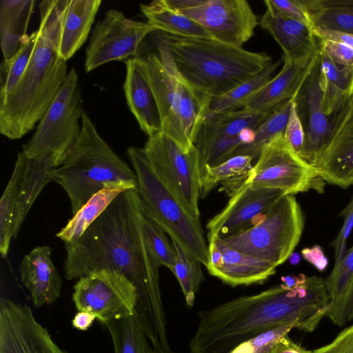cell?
I'll list each match as a JSON object with an SVG mask.
<instances>
[{
    "mask_svg": "<svg viewBox=\"0 0 353 353\" xmlns=\"http://www.w3.org/2000/svg\"><path fill=\"white\" fill-rule=\"evenodd\" d=\"M252 160L248 155H238L214 167L205 165L201 172V197H205L220 183L248 175Z\"/></svg>",
    "mask_w": 353,
    "mask_h": 353,
    "instance_id": "74e56055",
    "label": "cell"
},
{
    "mask_svg": "<svg viewBox=\"0 0 353 353\" xmlns=\"http://www.w3.org/2000/svg\"><path fill=\"white\" fill-rule=\"evenodd\" d=\"M57 169L46 160L31 158L22 151L0 199V253L8 255L31 207Z\"/></svg>",
    "mask_w": 353,
    "mask_h": 353,
    "instance_id": "7c38bea8",
    "label": "cell"
},
{
    "mask_svg": "<svg viewBox=\"0 0 353 353\" xmlns=\"http://www.w3.org/2000/svg\"><path fill=\"white\" fill-rule=\"evenodd\" d=\"M296 328L295 323H289L263 332L235 346L229 353H268L281 338Z\"/></svg>",
    "mask_w": 353,
    "mask_h": 353,
    "instance_id": "ab89813d",
    "label": "cell"
},
{
    "mask_svg": "<svg viewBox=\"0 0 353 353\" xmlns=\"http://www.w3.org/2000/svg\"><path fill=\"white\" fill-rule=\"evenodd\" d=\"M312 353H353V325L343 330L330 343Z\"/></svg>",
    "mask_w": 353,
    "mask_h": 353,
    "instance_id": "f6af8a7d",
    "label": "cell"
},
{
    "mask_svg": "<svg viewBox=\"0 0 353 353\" xmlns=\"http://www.w3.org/2000/svg\"><path fill=\"white\" fill-rule=\"evenodd\" d=\"M144 154L152 170L165 187L192 216L200 219L201 160L194 145L183 151L162 132L149 137Z\"/></svg>",
    "mask_w": 353,
    "mask_h": 353,
    "instance_id": "30bf717a",
    "label": "cell"
},
{
    "mask_svg": "<svg viewBox=\"0 0 353 353\" xmlns=\"http://www.w3.org/2000/svg\"><path fill=\"white\" fill-rule=\"evenodd\" d=\"M345 319L346 321L353 319V280L346 298Z\"/></svg>",
    "mask_w": 353,
    "mask_h": 353,
    "instance_id": "816d5d0a",
    "label": "cell"
},
{
    "mask_svg": "<svg viewBox=\"0 0 353 353\" xmlns=\"http://www.w3.org/2000/svg\"><path fill=\"white\" fill-rule=\"evenodd\" d=\"M319 54L299 61H283L281 71L255 93L243 108L256 112H271L279 105L294 99Z\"/></svg>",
    "mask_w": 353,
    "mask_h": 353,
    "instance_id": "44dd1931",
    "label": "cell"
},
{
    "mask_svg": "<svg viewBox=\"0 0 353 353\" xmlns=\"http://www.w3.org/2000/svg\"><path fill=\"white\" fill-rule=\"evenodd\" d=\"M352 95L331 114L326 145L316 167L325 182L343 188L353 185Z\"/></svg>",
    "mask_w": 353,
    "mask_h": 353,
    "instance_id": "e0dca14e",
    "label": "cell"
},
{
    "mask_svg": "<svg viewBox=\"0 0 353 353\" xmlns=\"http://www.w3.org/2000/svg\"><path fill=\"white\" fill-rule=\"evenodd\" d=\"M51 178L68 196L72 215L102 190L137 189L138 185L134 170L102 139L85 112L77 142Z\"/></svg>",
    "mask_w": 353,
    "mask_h": 353,
    "instance_id": "5b68a950",
    "label": "cell"
},
{
    "mask_svg": "<svg viewBox=\"0 0 353 353\" xmlns=\"http://www.w3.org/2000/svg\"><path fill=\"white\" fill-rule=\"evenodd\" d=\"M157 54L192 89L209 97L224 95L270 65L265 52H254L211 37L154 32Z\"/></svg>",
    "mask_w": 353,
    "mask_h": 353,
    "instance_id": "277c9868",
    "label": "cell"
},
{
    "mask_svg": "<svg viewBox=\"0 0 353 353\" xmlns=\"http://www.w3.org/2000/svg\"><path fill=\"white\" fill-rule=\"evenodd\" d=\"M102 325L110 334L114 353H153L150 341L134 314Z\"/></svg>",
    "mask_w": 353,
    "mask_h": 353,
    "instance_id": "d6a6232c",
    "label": "cell"
},
{
    "mask_svg": "<svg viewBox=\"0 0 353 353\" xmlns=\"http://www.w3.org/2000/svg\"><path fill=\"white\" fill-rule=\"evenodd\" d=\"M123 188H107L94 194L88 202L56 234L65 243L77 241L90 225L103 212Z\"/></svg>",
    "mask_w": 353,
    "mask_h": 353,
    "instance_id": "1f68e13d",
    "label": "cell"
},
{
    "mask_svg": "<svg viewBox=\"0 0 353 353\" xmlns=\"http://www.w3.org/2000/svg\"><path fill=\"white\" fill-rule=\"evenodd\" d=\"M284 139L291 150L305 161V132L296 112L294 101L284 133Z\"/></svg>",
    "mask_w": 353,
    "mask_h": 353,
    "instance_id": "b9f144b4",
    "label": "cell"
},
{
    "mask_svg": "<svg viewBox=\"0 0 353 353\" xmlns=\"http://www.w3.org/2000/svg\"><path fill=\"white\" fill-rule=\"evenodd\" d=\"M172 353H173V352H172Z\"/></svg>",
    "mask_w": 353,
    "mask_h": 353,
    "instance_id": "9f6ffc18",
    "label": "cell"
},
{
    "mask_svg": "<svg viewBox=\"0 0 353 353\" xmlns=\"http://www.w3.org/2000/svg\"><path fill=\"white\" fill-rule=\"evenodd\" d=\"M0 353H68L36 319L31 307L1 297Z\"/></svg>",
    "mask_w": 353,
    "mask_h": 353,
    "instance_id": "2e32d148",
    "label": "cell"
},
{
    "mask_svg": "<svg viewBox=\"0 0 353 353\" xmlns=\"http://www.w3.org/2000/svg\"><path fill=\"white\" fill-rule=\"evenodd\" d=\"M340 216L343 218V224L331 245L334 250V265L338 264L347 252L346 243L353 228V196L346 208L341 211Z\"/></svg>",
    "mask_w": 353,
    "mask_h": 353,
    "instance_id": "7bdbcfd3",
    "label": "cell"
},
{
    "mask_svg": "<svg viewBox=\"0 0 353 353\" xmlns=\"http://www.w3.org/2000/svg\"><path fill=\"white\" fill-rule=\"evenodd\" d=\"M254 137L255 130L250 128L243 130L239 134V138L242 145H249L252 143L254 140Z\"/></svg>",
    "mask_w": 353,
    "mask_h": 353,
    "instance_id": "f5cc1de1",
    "label": "cell"
},
{
    "mask_svg": "<svg viewBox=\"0 0 353 353\" xmlns=\"http://www.w3.org/2000/svg\"><path fill=\"white\" fill-rule=\"evenodd\" d=\"M319 55L323 104L330 116L346 97L353 94V65H338L321 50Z\"/></svg>",
    "mask_w": 353,
    "mask_h": 353,
    "instance_id": "83f0119b",
    "label": "cell"
},
{
    "mask_svg": "<svg viewBox=\"0 0 353 353\" xmlns=\"http://www.w3.org/2000/svg\"><path fill=\"white\" fill-rule=\"evenodd\" d=\"M329 303L325 279L302 274L293 287L283 283L198 312L191 353H229L238 344L282 325L313 332Z\"/></svg>",
    "mask_w": 353,
    "mask_h": 353,
    "instance_id": "7a4b0ae2",
    "label": "cell"
},
{
    "mask_svg": "<svg viewBox=\"0 0 353 353\" xmlns=\"http://www.w3.org/2000/svg\"><path fill=\"white\" fill-rule=\"evenodd\" d=\"M288 260L292 265H297L301 261V256L298 253L293 252L290 255Z\"/></svg>",
    "mask_w": 353,
    "mask_h": 353,
    "instance_id": "db71d44e",
    "label": "cell"
},
{
    "mask_svg": "<svg viewBox=\"0 0 353 353\" xmlns=\"http://www.w3.org/2000/svg\"><path fill=\"white\" fill-rule=\"evenodd\" d=\"M201 1V0H164L167 6L176 12L195 6Z\"/></svg>",
    "mask_w": 353,
    "mask_h": 353,
    "instance_id": "f907efd6",
    "label": "cell"
},
{
    "mask_svg": "<svg viewBox=\"0 0 353 353\" xmlns=\"http://www.w3.org/2000/svg\"><path fill=\"white\" fill-rule=\"evenodd\" d=\"M51 254L49 246H37L23 256L19 267L21 282L37 308L50 305L61 296L62 280Z\"/></svg>",
    "mask_w": 353,
    "mask_h": 353,
    "instance_id": "ffe728a7",
    "label": "cell"
},
{
    "mask_svg": "<svg viewBox=\"0 0 353 353\" xmlns=\"http://www.w3.org/2000/svg\"><path fill=\"white\" fill-rule=\"evenodd\" d=\"M143 232L148 249L157 263L172 272L176 252L172 241L168 240L166 232L145 216L143 219Z\"/></svg>",
    "mask_w": 353,
    "mask_h": 353,
    "instance_id": "f35d334b",
    "label": "cell"
},
{
    "mask_svg": "<svg viewBox=\"0 0 353 353\" xmlns=\"http://www.w3.org/2000/svg\"><path fill=\"white\" fill-rule=\"evenodd\" d=\"M82 105L78 74L72 68L22 152L56 168L63 165L81 134Z\"/></svg>",
    "mask_w": 353,
    "mask_h": 353,
    "instance_id": "9c48e42d",
    "label": "cell"
},
{
    "mask_svg": "<svg viewBox=\"0 0 353 353\" xmlns=\"http://www.w3.org/2000/svg\"><path fill=\"white\" fill-rule=\"evenodd\" d=\"M285 194L278 190L253 189L243 183L232 194L225 207L208 223V243L234 234L254 225Z\"/></svg>",
    "mask_w": 353,
    "mask_h": 353,
    "instance_id": "d6986e66",
    "label": "cell"
},
{
    "mask_svg": "<svg viewBox=\"0 0 353 353\" xmlns=\"http://www.w3.org/2000/svg\"><path fill=\"white\" fill-rule=\"evenodd\" d=\"M293 101L292 99L276 106L255 130L254 141L249 145L239 146L234 156L248 155L253 159L258 158L265 144L276 136L284 134Z\"/></svg>",
    "mask_w": 353,
    "mask_h": 353,
    "instance_id": "e575fe53",
    "label": "cell"
},
{
    "mask_svg": "<svg viewBox=\"0 0 353 353\" xmlns=\"http://www.w3.org/2000/svg\"><path fill=\"white\" fill-rule=\"evenodd\" d=\"M301 255L305 261L311 263L319 271H323L327 265V259L320 245H315L311 248L303 249Z\"/></svg>",
    "mask_w": 353,
    "mask_h": 353,
    "instance_id": "bcb514c9",
    "label": "cell"
},
{
    "mask_svg": "<svg viewBox=\"0 0 353 353\" xmlns=\"http://www.w3.org/2000/svg\"><path fill=\"white\" fill-rule=\"evenodd\" d=\"M271 112H256L242 108L207 114L199 127L194 145L198 146L214 139L237 137L248 128L256 130Z\"/></svg>",
    "mask_w": 353,
    "mask_h": 353,
    "instance_id": "484cf974",
    "label": "cell"
},
{
    "mask_svg": "<svg viewBox=\"0 0 353 353\" xmlns=\"http://www.w3.org/2000/svg\"><path fill=\"white\" fill-rule=\"evenodd\" d=\"M353 280V245L347 250L343 259L336 265L325 279L329 297L325 316L335 325H343L346 298Z\"/></svg>",
    "mask_w": 353,
    "mask_h": 353,
    "instance_id": "f546056e",
    "label": "cell"
},
{
    "mask_svg": "<svg viewBox=\"0 0 353 353\" xmlns=\"http://www.w3.org/2000/svg\"><path fill=\"white\" fill-rule=\"evenodd\" d=\"M101 3V0H68L58 44V54L65 61L85 43Z\"/></svg>",
    "mask_w": 353,
    "mask_h": 353,
    "instance_id": "d4e9b609",
    "label": "cell"
},
{
    "mask_svg": "<svg viewBox=\"0 0 353 353\" xmlns=\"http://www.w3.org/2000/svg\"><path fill=\"white\" fill-rule=\"evenodd\" d=\"M321 50L336 65H353V48L331 40H321Z\"/></svg>",
    "mask_w": 353,
    "mask_h": 353,
    "instance_id": "ee69618b",
    "label": "cell"
},
{
    "mask_svg": "<svg viewBox=\"0 0 353 353\" xmlns=\"http://www.w3.org/2000/svg\"><path fill=\"white\" fill-rule=\"evenodd\" d=\"M266 10L271 14L306 23L313 28L306 8L301 0H265Z\"/></svg>",
    "mask_w": 353,
    "mask_h": 353,
    "instance_id": "60d3db41",
    "label": "cell"
},
{
    "mask_svg": "<svg viewBox=\"0 0 353 353\" xmlns=\"http://www.w3.org/2000/svg\"><path fill=\"white\" fill-rule=\"evenodd\" d=\"M72 296L77 311L95 315L101 324L134 314L137 293L124 275L109 270L90 272L77 280Z\"/></svg>",
    "mask_w": 353,
    "mask_h": 353,
    "instance_id": "4fadbf2b",
    "label": "cell"
},
{
    "mask_svg": "<svg viewBox=\"0 0 353 353\" xmlns=\"http://www.w3.org/2000/svg\"><path fill=\"white\" fill-rule=\"evenodd\" d=\"M320 55L294 98L305 132V161L316 167L324 152L331 126L325 112L320 78Z\"/></svg>",
    "mask_w": 353,
    "mask_h": 353,
    "instance_id": "ac0fdd59",
    "label": "cell"
},
{
    "mask_svg": "<svg viewBox=\"0 0 353 353\" xmlns=\"http://www.w3.org/2000/svg\"><path fill=\"white\" fill-rule=\"evenodd\" d=\"M325 183L315 167L291 150L283 134L263 146L245 181L253 189L278 190L291 195L310 190L322 193Z\"/></svg>",
    "mask_w": 353,
    "mask_h": 353,
    "instance_id": "8fae6325",
    "label": "cell"
},
{
    "mask_svg": "<svg viewBox=\"0 0 353 353\" xmlns=\"http://www.w3.org/2000/svg\"><path fill=\"white\" fill-rule=\"evenodd\" d=\"M214 241L221 252V263L207 269L209 274L232 287L262 283L276 272V267L264 260L239 252L219 239Z\"/></svg>",
    "mask_w": 353,
    "mask_h": 353,
    "instance_id": "cb8c5ba5",
    "label": "cell"
},
{
    "mask_svg": "<svg viewBox=\"0 0 353 353\" xmlns=\"http://www.w3.org/2000/svg\"><path fill=\"white\" fill-rule=\"evenodd\" d=\"M156 31L147 21L130 19L117 9L108 10L92 32L85 50V71L89 72L110 61L137 57L142 41Z\"/></svg>",
    "mask_w": 353,
    "mask_h": 353,
    "instance_id": "5bb4252c",
    "label": "cell"
},
{
    "mask_svg": "<svg viewBox=\"0 0 353 353\" xmlns=\"http://www.w3.org/2000/svg\"><path fill=\"white\" fill-rule=\"evenodd\" d=\"M313 28L353 34V0H301Z\"/></svg>",
    "mask_w": 353,
    "mask_h": 353,
    "instance_id": "4dcf8cb0",
    "label": "cell"
},
{
    "mask_svg": "<svg viewBox=\"0 0 353 353\" xmlns=\"http://www.w3.org/2000/svg\"><path fill=\"white\" fill-rule=\"evenodd\" d=\"M281 60L272 63L253 77L245 81L223 96L211 99L207 114L242 109L250 99L272 78Z\"/></svg>",
    "mask_w": 353,
    "mask_h": 353,
    "instance_id": "836d02e7",
    "label": "cell"
},
{
    "mask_svg": "<svg viewBox=\"0 0 353 353\" xmlns=\"http://www.w3.org/2000/svg\"><path fill=\"white\" fill-rule=\"evenodd\" d=\"M140 9L147 22L158 31L182 37L212 38L196 22L170 9L164 0H156L148 4L141 3Z\"/></svg>",
    "mask_w": 353,
    "mask_h": 353,
    "instance_id": "f1b7e54d",
    "label": "cell"
},
{
    "mask_svg": "<svg viewBox=\"0 0 353 353\" xmlns=\"http://www.w3.org/2000/svg\"><path fill=\"white\" fill-rule=\"evenodd\" d=\"M123 89L128 105L141 129L149 137L162 130L161 114L153 90L134 57L125 62Z\"/></svg>",
    "mask_w": 353,
    "mask_h": 353,
    "instance_id": "603a6c76",
    "label": "cell"
},
{
    "mask_svg": "<svg viewBox=\"0 0 353 353\" xmlns=\"http://www.w3.org/2000/svg\"><path fill=\"white\" fill-rule=\"evenodd\" d=\"M143 219L137 189L121 192L77 241L65 243V277L78 280L100 270L124 275L137 290L134 315L153 353H172L160 287V266L147 245Z\"/></svg>",
    "mask_w": 353,
    "mask_h": 353,
    "instance_id": "6da1fadb",
    "label": "cell"
},
{
    "mask_svg": "<svg viewBox=\"0 0 353 353\" xmlns=\"http://www.w3.org/2000/svg\"><path fill=\"white\" fill-rule=\"evenodd\" d=\"M283 52V61H299L312 57L321 50L320 39L312 27L293 19L274 16L265 11L259 21Z\"/></svg>",
    "mask_w": 353,
    "mask_h": 353,
    "instance_id": "7402d4cb",
    "label": "cell"
},
{
    "mask_svg": "<svg viewBox=\"0 0 353 353\" xmlns=\"http://www.w3.org/2000/svg\"><path fill=\"white\" fill-rule=\"evenodd\" d=\"M127 155L137 177L143 214L159 225L170 239L205 268L209 249L200 219L189 214L157 176L143 148L130 147Z\"/></svg>",
    "mask_w": 353,
    "mask_h": 353,
    "instance_id": "52a82bcc",
    "label": "cell"
},
{
    "mask_svg": "<svg viewBox=\"0 0 353 353\" xmlns=\"http://www.w3.org/2000/svg\"><path fill=\"white\" fill-rule=\"evenodd\" d=\"M304 225V214L296 198L284 194L252 226L219 239L228 247L276 268L293 252Z\"/></svg>",
    "mask_w": 353,
    "mask_h": 353,
    "instance_id": "ba28073f",
    "label": "cell"
},
{
    "mask_svg": "<svg viewBox=\"0 0 353 353\" xmlns=\"http://www.w3.org/2000/svg\"><path fill=\"white\" fill-rule=\"evenodd\" d=\"M34 0L0 1V41L3 59L13 57L28 35Z\"/></svg>",
    "mask_w": 353,
    "mask_h": 353,
    "instance_id": "4316f807",
    "label": "cell"
},
{
    "mask_svg": "<svg viewBox=\"0 0 353 353\" xmlns=\"http://www.w3.org/2000/svg\"><path fill=\"white\" fill-rule=\"evenodd\" d=\"M37 38L36 31L27 35L18 52L11 58L3 59L0 65V101L15 88L31 59Z\"/></svg>",
    "mask_w": 353,
    "mask_h": 353,
    "instance_id": "8d00e7d4",
    "label": "cell"
},
{
    "mask_svg": "<svg viewBox=\"0 0 353 353\" xmlns=\"http://www.w3.org/2000/svg\"><path fill=\"white\" fill-rule=\"evenodd\" d=\"M68 0L39 3L40 26L28 65L12 91L0 101V133L11 140L31 131L43 117L68 74L58 54L63 11Z\"/></svg>",
    "mask_w": 353,
    "mask_h": 353,
    "instance_id": "3957f363",
    "label": "cell"
},
{
    "mask_svg": "<svg viewBox=\"0 0 353 353\" xmlns=\"http://www.w3.org/2000/svg\"><path fill=\"white\" fill-rule=\"evenodd\" d=\"M352 105H353V95L352 97Z\"/></svg>",
    "mask_w": 353,
    "mask_h": 353,
    "instance_id": "11a10c76",
    "label": "cell"
},
{
    "mask_svg": "<svg viewBox=\"0 0 353 353\" xmlns=\"http://www.w3.org/2000/svg\"><path fill=\"white\" fill-rule=\"evenodd\" d=\"M268 353H312L292 341L288 335L279 339Z\"/></svg>",
    "mask_w": 353,
    "mask_h": 353,
    "instance_id": "c3c4849f",
    "label": "cell"
},
{
    "mask_svg": "<svg viewBox=\"0 0 353 353\" xmlns=\"http://www.w3.org/2000/svg\"><path fill=\"white\" fill-rule=\"evenodd\" d=\"M154 93L161 119V132L185 152L194 146L212 99L192 89L156 52L134 57Z\"/></svg>",
    "mask_w": 353,
    "mask_h": 353,
    "instance_id": "8992f818",
    "label": "cell"
},
{
    "mask_svg": "<svg viewBox=\"0 0 353 353\" xmlns=\"http://www.w3.org/2000/svg\"><path fill=\"white\" fill-rule=\"evenodd\" d=\"M196 22L212 38L241 47L254 34L258 19L245 0H201L177 12Z\"/></svg>",
    "mask_w": 353,
    "mask_h": 353,
    "instance_id": "9a60e30c",
    "label": "cell"
},
{
    "mask_svg": "<svg viewBox=\"0 0 353 353\" xmlns=\"http://www.w3.org/2000/svg\"><path fill=\"white\" fill-rule=\"evenodd\" d=\"M171 241L176 252L172 272L181 286L186 305L191 308L194 305L196 294L204 280L201 263L183 251L175 241Z\"/></svg>",
    "mask_w": 353,
    "mask_h": 353,
    "instance_id": "d590c367",
    "label": "cell"
},
{
    "mask_svg": "<svg viewBox=\"0 0 353 353\" xmlns=\"http://www.w3.org/2000/svg\"><path fill=\"white\" fill-rule=\"evenodd\" d=\"M312 30L315 36L321 40L336 41L353 48V34L319 28H313Z\"/></svg>",
    "mask_w": 353,
    "mask_h": 353,
    "instance_id": "7dc6e473",
    "label": "cell"
},
{
    "mask_svg": "<svg viewBox=\"0 0 353 353\" xmlns=\"http://www.w3.org/2000/svg\"><path fill=\"white\" fill-rule=\"evenodd\" d=\"M97 319L95 315L85 311H78L72 320V325L79 331H86Z\"/></svg>",
    "mask_w": 353,
    "mask_h": 353,
    "instance_id": "681fc988",
    "label": "cell"
}]
</instances>
